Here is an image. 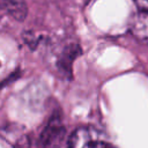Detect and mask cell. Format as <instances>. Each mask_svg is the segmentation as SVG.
<instances>
[{"mask_svg":"<svg viewBox=\"0 0 148 148\" xmlns=\"http://www.w3.org/2000/svg\"><path fill=\"white\" fill-rule=\"evenodd\" d=\"M67 146L69 147H103V146H110V143L99 139V136L94 130L81 127L72 133V135L68 138Z\"/></svg>","mask_w":148,"mask_h":148,"instance_id":"1","label":"cell"},{"mask_svg":"<svg viewBox=\"0 0 148 148\" xmlns=\"http://www.w3.org/2000/svg\"><path fill=\"white\" fill-rule=\"evenodd\" d=\"M64 134H65V127L59 116L54 113L39 136V145L40 146L59 145L60 141L64 139Z\"/></svg>","mask_w":148,"mask_h":148,"instance_id":"2","label":"cell"},{"mask_svg":"<svg viewBox=\"0 0 148 148\" xmlns=\"http://www.w3.org/2000/svg\"><path fill=\"white\" fill-rule=\"evenodd\" d=\"M130 31L138 40L148 44V10L138 12L133 16Z\"/></svg>","mask_w":148,"mask_h":148,"instance_id":"3","label":"cell"},{"mask_svg":"<svg viewBox=\"0 0 148 148\" xmlns=\"http://www.w3.org/2000/svg\"><path fill=\"white\" fill-rule=\"evenodd\" d=\"M2 9L14 20L22 22L27 17L28 6L25 0H1Z\"/></svg>","mask_w":148,"mask_h":148,"instance_id":"4","label":"cell"}]
</instances>
